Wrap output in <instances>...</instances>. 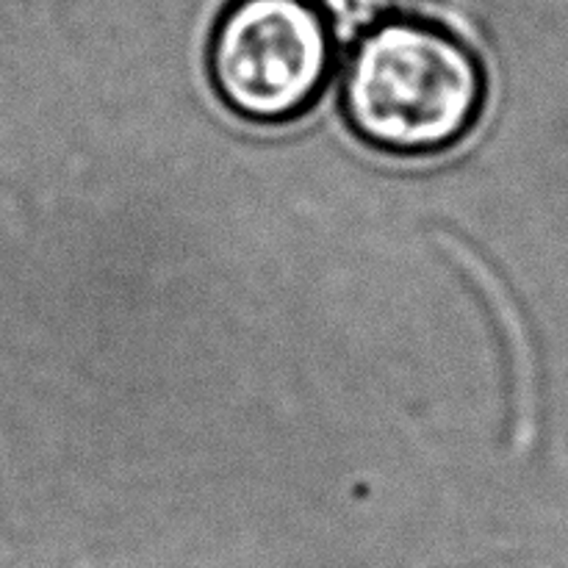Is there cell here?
Returning a JSON list of instances; mask_svg holds the SVG:
<instances>
[{"label": "cell", "instance_id": "7a4b0ae2", "mask_svg": "<svg viewBox=\"0 0 568 568\" xmlns=\"http://www.w3.org/2000/svg\"><path fill=\"white\" fill-rule=\"evenodd\" d=\"M331 33L305 0H239L211 39V78L239 116L286 122L303 114L331 72Z\"/></svg>", "mask_w": 568, "mask_h": 568}, {"label": "cell", "instance_id": "6da1fadb", "mask_svg": "<svg viewBox=\"0 0 568 568\" xmlns=\"http://www.w3.org/2000/svg\"><path fill=\"white\" fill-rule=\"evenodd\" d=\"M483 105L480 61L436 22H381L358 39L344 64V116L383 153H442L475 128Z\"/></svg>", "mask_w": 568, "mask_h": 568}]
</instances>
